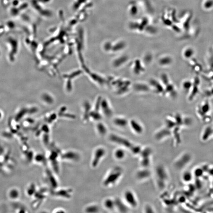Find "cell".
Returning a JSON list of instances; mask_svg holds the SVG:
<instances>
[{"label":"cell","mask_w":213,"mask_h":213,"mask_svg":"<svg viewBox=\"0 0 213 213\" xmlns=\"http://www.w3.org/2000/svg\"><path fill=\"white\" fill-rule=\"evenodd\" d=\"M114 124L116 126L120 128H125L128 124V122L126 119L124 118H118L114 119L113 121Z\"/></svg>","instance_id":"cell-17"},{"label":"cell","mask_w":213,"mask_h":213,"mask_svg":"<svg viewBox=\"0 0 213 213\" xmlns=\"http://www.w3.org/2000/svg\"><path fill=\"white\" fill-rule=\"evenodd\" d=\"M99 207L96 204H93L87 206L85 207V212L87 213H96L99 212Z\"/></svg>","instance_id":"cell-18"},{"label":"cell","mask_w":213,"mask_h":213,"mask_svg":"<svg viewBox=\"0 0 213 213\" xmlns=\"http://www.w3.org/2000/svg\"><path fill=\"white\" fill-rule=\"evenodd\" d=\"M115 203V210L119 213H126L129 212L130 208L124 202L122 199L116 198L114 199Z\"/></svg>","instance_id":"cell-8"},{"label":"cell","mask_w":213,"mask_h":213,"mask_svg":"<svg viewBox=\"0 0 213 213\" xmlns=\"http://www.w3.org/2000/svg\"><path fill=\"white\" fill-rule=\"evenodd\" d=\"M37 191L35 185L34 184H30L27 188L26 190V193L28 196H32L34 195Z\"/></svg>","instance_id":"cell-22"},{"label":"cell","mask_w":213,"mask_h":213,"mask_svg":"<svg viewBox=\"0 0 213 213\" xmlns=\"http://www.w3.org/2000/svg\"><path fill=\"white\" fill-rule=\"evenodd\" d=\"M153 154L152 149L150 147L143 148L139 156L140 158H151Z\"/></svg>","instance_id":"cell-16"},{"label":"cell","mask_w":213,"mask_h":213,"mask_svg":"<svg viewBox=\"0 0 213 213\" xmlns=\"http://www.w3.org/2000/svg\"><path fill=\"white\" fill-rule=\"evenodd\" d=\"M103 205L106 210L112 211L115 210V203L114 199L106 198L103 201Z\"/></svg>","instance_id":"cell-12"},{"label":"cell","mask_w":213,"mask_h":213,"mask_svg":"<svg viewBox=\"0 0 213 213\" xmlns=\"http://www.w3.org/2000/svg\"><path fill=\"white\" fill-rule=\"evenodd\" d=\"M33 159H34L37 163H43L46 160V158L43 155L39 154L34 156Z\"/></svg>","instance_id":"cell-23"},{"label":"cell","mask_w":213,"mask_h":213,"mask_svg":"<svg viewBox=\"0 0 213 213\" xmlns=\"http://www.w3.org/2000/svg\"><path fill=\"white\" fill-rule=\"evenodd\" d=\"M190 81H185L183 83V89L186 91H188V90L191 88L192 85Z\"/></svg>","instance_id":"cell-25"},{"label":"cell","mask_w":213,"mask_h":213,"mask_svg":"<svg viewBox=\"0 0 213 213\" xmlns=\"http://www.w3.org/2000/svg\"><path fill=\"white\" fill-rule=\"evenodd\" d=\"M144 212L146 213H154V209L150 204H146L144 208Z\"/></svg>","instance_id":"cell-24"},{"label":"cell","mask_w":213,"mask_h":213,"mask_svg":"<svg viewBox=\"0 0 213 213\" xmlns=\"http://www.w3.org/2000/svg\"><path fill=\"white\" fill-rule=\"evenodd\" d=\"M194 54V51L191 47H188L185 49L183 52V56L186 59H189L192 57Z\"/></svg>","instance_id":"cell-21"},{"label":"cell","mask_w":213,"mask_h":213,"mask_svg":"<svg viewBox=\"0 0 213 213\" xmlns=\"http://www.w3.org/2000/svg\"><path fill=\"white\" fill-rule=\"evenodd\" d=\"M106 149L104 147L99 146L96 148L91 159V167L93 169L97 168L106 156Z\"/></svg>","instance_id":"cell-4"},{"label":"cell","mask_w":213,"mask_h":213,"mask_svg":"<svg viewBox=\"0 0 213 213\" xmlns=\"http://www.w3.org/2000/svg\"><path fill=\"white\" fill-rule=\"evenodd\" d=\"M124 170L120 166H116L111 169L105 175L103 180V185L105 188H111L115 185L123 176Z\"/></svg>","instance_id":"cell-1"},{"label":"cell","mask_w":213,"mask_h":213,"mask_svg":"<svg viewBox=\"0 0 213 213\" xmlns=\"http://www.w3.org/2000/svg\"><path fill=\"white\" fill-rule=\"evenodd\" d=\"M8 197L10 200L15 201L20 197V193L17 188H11L8 193Z\"/></svg>","instance_id":"cell-15"},{"label":"cell","mask_w":213,"mask_h":213,"mask_svg":"<svg viewBox=\"0 0 213 213\" xmlns=\"http://www.w3.org/2000/svg\"><path fill=\"white\" fill-rule=\"evenodd\" d=\"M72 193L71 189H61L55 190L53 192V195L57 197L69 199L72 197Z\"/></svg>","instance_id":"cell-9"},{"label":"cell","mask_w":213,"mask_h":213,"mask_svg":"<svg viewBox=\"0 0 213 213\" xmlns=\"http://www.w3.org/2000/svg\"><path fill=\"white\" fill-rule=\"evenodd\" d=\"M133 131L137 135H140L144 132V128L141 124L135 120H132L129 123Z\"/></svg>","instance_id":"cell-11"},{"label":"cell","mask_w":213,"mask_h":213,"mask_svg":"<svg viewBox=\"0 0 213 213\" xmlns=\"http://www.w3.org/2000/svg\"><path fill=\"white\" fill-rule=\"evenodd\" d=\"M152 173L149 168L141 167L135 173V178L138 181L146 180L151 177Z\"/></svg>","instance_id":"cell-6"},{"label":"cell","mask_w":213,"mask_h":213,"mask_svg":"<svg viewBox=\"0 0 213 213\" xmlns=\"http://www.w3.org/2000/svg\"><path fill=\"white\" fill-rule=\"evenodd\" d=\"M154 176L156 185L160 190L166 188L168 180L169 175L166 169L162 164H159L155 168Z\"/></svg>","instance_id":"cell-2"},{"label":"cell","mask_w":213,"mask_h":213,"mask_svg":"<svg viewBox=\"0 0 213 213\" xmlns=\"http://www.w3.org/2000/svg\"><path fill=\"white\" fill-rule=\"evenodd\" d=\"M170 135V131L167 129H162L157 131L155 135V138L157 141H161Z\"/></svg>","instance_id":"cell-13"},{"label":"cell","mask_w":213,"mask_h":213,"mask_svg":"<svg viewBox=\"0 0 213 213\" xmlns=\"http://www.w3.org/2000/svg\"><path fill=\"white\" fill-rule=\"evenodd\" d=\"M122 199L130 208H135L138 206V199L135 194L131 189H127L124 191Z\"/></svg>","instance_id":"cell-5"},{"label":"cell","mask_w":213,"mask_h":213,"mask_svg":"<svg viewBox=\"0 0 213 213\" xmlns=\"http://www.w3.org/2000/svg\"><path fill=\"white\" fill-rule=\"evenodd\" d=\"M108 139L111 143L129 150L134 144L128 138L116 134H111L109 135Z\"/></svg>","instance_id":"cell-3"},{"label":"cell","mask_w":213,"mask_h":213,"mask_svg":"<svg viewBox=\"0 0 213 213\" xmlns=\"http://www.w3.org/2000/svg\"><path fill=\"white\" fill-rule=\"evenodd\" d=\"M46 178L48 183L53 189L57 188L58 182L56 179L55 177L52 173L49 170H47L46 172Z\"/></svg>","instance_id":"cell-14"},{"label":"cell","mask_w":213,"mask_h":213,"mask_svg":"<svg viewBox=\"0 0 213 213\" xmlns=\"http://www.w3.org/2000/svg\"><path fill=\"white\" fill-rule=\"evenodd\" d=\"M60 157L62 159L71 162H77L80 159L79 154L73 150H68L61 153Z\"/></svg>","instance_id":"cell-7"},{"label":"cell","mask_w":213,"mask_h":213,"mask_svg":"<svg viewBox=\"0 0 213 213\" xmlns=\"http://www.w3.org/2000/svg\"><path fill=\"white\" fill-rule=\"evenodd\" d=\"M205 7L207 8H209V7H210L212 6L213 4V2L212 1H206L204 4Z\"/></svg>","instance_id":"cell-26"},{"label":"cell","mask_w":213,"mask_h":213,"mask_svg":"<svg viewBox=\"0 0 213 213\" xmlns=\"http://www.w3.org/2000/svg\"><path fill=\"white\" fill-rule=\"evenodd\" d=\"M126 150L121 147L117 148L113 151V157L117 160L120 161L124 160L126 157Z\"/></svg>","instance_id":"cell-10"},{"label":"cell","mask_w":213,"mask_h":213,"mask_svg":"<svg viewBox=\"0 0 213 213\" xmlns=\"http://www.w3.org/2000/svg\"><path fill=\"white\" fill-rule=\"evenodd\" d=\"M143 148L138 144H134L130 150L131 153L134 156H139Z\"/></svg>","instance_id":"cell-19"},{"label":"cell","mask_w":213,"mask_h":213,"mask_svg":"<svg viewBox=\"0 0 213 213\" xmlns=\"http://www.w3.org/2000/svg\"><path fill=\"white\" fill-rule=\"evenodd\" d=\"M97 132L100 136H105L107 133V129L104 124H99L97 126Z\"/></svg>","instance_id":"cell-20"},{"label":"cell","mask_w":213,"mask_h":213,"mask_svg":"<svg viewBox=\"0 0 213 213\" xmlns=\"http://www.w3.org/2000/svg\"><path fill=\"white\" fill-rule=\"evenodd\" d=\"M53 212L64 213L65 212V211L64 210V209H61V208H58V209H55L54 211Z\"/></svg>","instance_id":"cell-27"}]
</instances>
